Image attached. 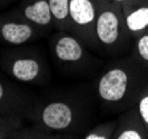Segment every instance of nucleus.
<instances>
[{"instance_id": "f257e3e1", "label": "nucleus", "mask_w": 148, "mask_h": 139, "mask_svg": "<svg viewBox=\"0 0 148 139\" xmlns=\"http://www.w3.org/2000/svg\"><path fill=\"white\" fill-rule=\"evenodd\" d=\"M148 85V67L129 53L106 67L95 81V95L107 112L134 107Z\"/></svg>"}, {"instance_id": "f03ea898", "label": "nucleus", "mask_w": 148, "mask_h": 139, "mask_svg": "<svg viewBox=\"0 0 148 139\" xmlns=\"http://www.w3.org/2000/svg\"><path fill=\"white\" fill-rule=\"evenodd\" d=\"M90 114L91 109L82 99L55 97L38 101L32 121L35 126L58 137L75 138L89 125Z\"/></svg>"}, {"instance_id": "7ed1b4c3", "label": "nucleus", "mask_w": 148, "mask_h": 139, "mask_svg": "<svg viewBox=\"0 0 148 139\" xmlns=\"http://www.w3.org/2000/svg\"><path fill=\"white\" fill-rule=\"evenodd\" d=\"M0 68L9 78L28 85H45L50 69L41 52L26 46L10 47L0 52Z\"/></svg>"}, {"instance_id": "20e7f679", "label": "nucleus", "mask_w": 148, "mask_h": 139, "mask_svg": "<svg viewBox=\"0 0 148 139\" xmlns=\"http://www.w3.org/2000/svg\"><path fill=\"white\" fill-rule=\"evenodd\" d=\"M96 39L99 52L118 56L133 47L134 38L127 27L123 8L119 3L109 2L98 8Z\"/></svg>"}, {"instance_id": "39448f33", "label": "nucleus", "mask_w": 148, "mask_h": 139, "mask_svg": "<svg viewBox=\"0 0 148 139\" xmlns=\"http://www.w3.org/2000/svg\"><path fill=\"white\" fill-rule=\"evenodd\" d=\"M50 53L62 73L86 75L95 71L100 60L95 58L82 40L68 31H59L49 41Z\"/></svg>"}, {"instance_id": "423d86ee", "label": "nucleus", "mask_w": 148, "mask_h": 139, "mask_svg": "<svg viewBox=\"0 0 148 139\" xmlns=\"http://www.w3.org/2000/svg\"><path fill=\"white\" fill-rule=\"evenodd\" d=\"M97 16L98 7L92 0H69V32L94 51H99L96 39Z\"/></svg>"}, {"instance_id": "0eeeda50", "label": "nucleus", "mask_w": 148, "mask_h": 139, "mask_svg": "<svg viewBox=\"0 0 148 139\" xmlns=\"http://www.w3.org/2000/svg\"><path fill=\"white\" fill-rule=\"evenodd\" d=\"M44 35L18 10L0 14V44L8 47L25 46Z\"/></svg>"}, {"instance_id": "6e6552de", "label": "nucleus", "mask_w": 148, "mask_h": 139, "mask_svg": "<svg viewBox=\"0 0 148 139\" xmlns=\"http://www.w3.org/2000/svg\"><path fill=\"white\" fill-rule=\"evenodd\" d=\"M37 103L26 90L0 75V115L18 116L32 120Z\"/></svg>"}, {"instance_id": "1a4fd4ad", "label": "nucleus", "mask_w": 148, "mask_h": 139, "mask_svg": "<svg viewBox=\"0 0 148 139\" xmlns=\"http://www.w3.org/2000/svg\"><path fill=\"white\" fill-rule=\"evenodd\" d=\"M18 10L44 36L55 28L48 0H20Z\"/></svg>"}, {"instance_id": "9d476101", "label": "nucleus", "mask_w": 148, "mask_h": 139, "mask_svg": "<svg viewBox=\"0 0 148 139\" xmlns=\"http://www.w3.org/2000/svg\"><path fill=\"white\" fill-rule=\"evenodd\" d=\"M112 139H148V130L136 106L120 112Z\"/></svg>"}, {"instance_id": "9b49d317", "label": "nucleus", "mask_w": 148, "mask_h": 139, "mask_svg": "<svg viewBox=\"0 0 148 139\" xmlns=\"http://www.w3.org/2000/svg\"><path fill=\"white\" fill-rule=\"evenodd\" d=\"M127 27L135 39L148 30V0H128L123 6Z\"/></svg>"}, {"instance_id": "f8f14e48", "label": "nucleus", "mask_w": 148, "mask_h": 139, "mask_svg": "<svg viewBox=\"0 0 148 139\" xmlns=\"http://www.w3.org/2000/svg\"><path fill=\"white\" fill-rule=\"evenodd\" d=\"M48 2L55 29L69 32V0H48Z\"/></svg>"}, {"instance_id": "ddd939ff", "label": "nucleus", "mask_w": 148, "mask_h": 139, "mask_svg": "<svg viewBox=\"0 0 148 139\" xmlns=\"http://www.w3.org/2000/svg\"><path fill=\"white\" fill-rule=\"evenodd\" d=\"M117 127V119L105 121L90 128L82 138L85 139H112Z\"/></svg>"}, {"instance_id": "4468645a", "label": "nucleus", "mask_w": 148, "mask_h": 139, "mask_svg": "<svg viewBox=\"0 0 148 139\" xmlns=\"http://www.w3.org/2000/svg\"><path fill=\"white\" fill-rule=\"evenodd\" d=\"M58 136L48 132L46 130H42L41 128H39L37 126H32V127H25L22 126L21 128H19L18 130H16L10 138L16 139H48V138H57Z\"/></svg>"}, {"instance_id": "2eb2a0df", "label": "nucleus", "mask_w": 148, "mask_h": 139, "mask_svg": "<svg viewBox=\"0 0 148 139\" xmlns=\"http://www.w3.org/2000/svg\"><path fill=\"white\" fill-rule=\"evenodd\" d=\"M23 119L18 116L0 115V139L10 138L16 130L23 126Z\"/></svg>"}, {"instance_id": "dca6fc26", "label": "nucleus", "mask_w": 148, "mask_h": 139, "mask_svg": "<svg viewBox=\"0 0 148 139\" xmlns=\"http://www.w3.org/2000/svg\"><path fill=\"white\" fill-rule=\"evenodd\" d=\"M136 58L148 67V30L134 39L132 52Z\"/></svg>"}, {"instance_id": "f3484780", "label": "nucleus", "mask_w": 148, "mask_h": 139, "mask_svg": "<svg viewBox=\"0 0 148 139\" xmlns=\"http://www.w3.org/2000/svg\"><path fill=\"white\" fill-rule=\"evenodd\" d=\"M135 106L137 107V109L139 111V115L143 119V123L145 125L146 129L148 130V85L143 90V92L140 94Z\"/></svg>"}, {"instance_id": "a211bd4d", "label": "nucleus", "mask_w": 148, "mask_h": 139, "mask_svg": "<svg viewBox=\"0 0 148 139\" xmlns=\"http://www.w3.org/2000/svg\"><path fill=\"white\" fill-rule=\"evenodd\" d=\"M95 3H96V6L98 8L103 7L105 5H107V3H109L110 2V0H92Z\"/></svg>"}, {"instance_id": "6ab92c4d", "label": "nucleus", "mask_w": 148, "mask_h": 139, "mask_svg": "<svg viewBox=\"0 0 148 139\" xmlns=\"http://www.w3.org/2000/svg\"><path fill=\"white\" fill-rule=\"evenodd\" d=\"M15 0H0V9H3L7 6H9L10 3H12Z\"/></svg>"}, {"instance_id": "aec40b11", "label": "nucleus", "mask_w": 148, "mask_h": 139, "mask_svg": "<svg viewBox=\"0 0 148 139\" xmlns=\"http://www.w3.org/2000/svg\"><path fill=\"white\" fill-rule=\"evenodd\" d=\"M111 2H115V3H119L120 6H123L124 3H126L128 0H110Z\"/></svg>"}]
</instances>
